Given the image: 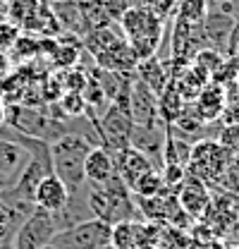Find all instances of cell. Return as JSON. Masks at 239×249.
<instances>
[{
  "label": "cell",
  "instance_id": "1",
  "mask_svg": "<svg viewBox=\"0 0 239 249\" xmlns=\"http://www.w3.org/2000/svg\"><path fill=\"white\" fill-rule=\"evenodd\" d=\"M84 194H86V201H89L93 218H101V220H105L110 225L141 218L137 213L139 209H137L132 189L124 185V180L120 178L118 173L103 185L84 182Z\"/></svg>",
  "mask_w": 239,
  "mask_h": 249
},
{
  "label": "cell",
  "instance_id": "2",
  "mask_svg": "<svg viewBox=\"0 0 239 249\" xmlns=\"http://www.w3.org/2000/svg\"><path fill=\"white\" fill-rule=\"evenodd\" d=\"M96 144L91 142L86 134L69 129L67 134H62L51 144V160H53V173L67 185L69 194L79 192L86 182V173H84V163L86 156Z\"/></svg>",
  "mask_w": 239,
  "mask_h": 249
},
{
  "label": "cell",
  "instance_id": "3",
  "mask_svg": "<svg viewBox=\"0 0 239 249\" xmlns=\"http://www.w3.org/2000/svg\"><path fill=\"white\" fill-rule=\"evenodd\" d=\"M120 22H122L124 41L129 43V48L137 53L139 60L155 55V51L160 46V38L165 34L168 19L153 15L151 10L141 7V5H132L120 15Z\"/></svg>",
  "mask_w": 239,
  "mask_h": 249
},
{
  "label": "cell",
  "instance_id": "4",
  "mask_svg": "<svg viewBox=\"0 0 239 249\" xmlns=\"http://www.w3.org/2000/svg\"><path fill=\"white\" fill-rule=\"evenodd\" d=\"M232 156L227 154L215 139H201L191 146V156H189V165L187 173L199 178L204 185H208L210 189L220 187L227 168L232 165Z\"/></svg>",
  "mask_w": 239,
  "mask_h": 249
},
{
  "label": "cell",
  "instance_id": "5",
  "mask_svg": "<svg viewBox=\"0 0 239 249\" xmlns=\"http://www.w3.org/2000/svg\"><path fill=\"white\" fill-rule=\"evenodd\" d=\"M113 240V225L101 220V218H89L77 225H69L60 230L51 240V247L55 249H103Z\"/></svg>",
  "mask_w": 239,
  "mask_h": 249
},
{
  "label": "cell",
  "instance_id": "6",
  "mask_svg": "<svg viewBox=\"0 0 239 249\" xmlns=\"http://www.w3.org/2000/svg\"><path fill=\"white\" fill-rule=\"evenodd\" d=\"M62 230L60 218L46 209H34L31 216L19 225L12 247L15 249H43L51 245V240Z\"/></svg>",
  "mask_w": 239,
  "mask_h": 249
},
{
  "label": "cell",
  "instance_id": "7",
  "mask_svg": "<svg viewBox=\"0 0 239 249\" xmlns=\"http://www.w3.org/2000/svg\"><path fill=\"white\" fill-rule=\"evenodd\" d=\"M53 173V160H51V146L31 154V158L27 160L24 170L19 173V178L15 180V185L10 187V194H15L22 201H31L34 204V194L36 187L41 185L43 178H48Z\"/></svg>",
  "mask_w": 239,
  "mask_h": 249
},
{
  "label": "cell",
  "instance_id": "8",
  "mask_svg": "<svg viewBox=\"0 0 239 249\" xmlns=\"http://www.w3.org/2000/svg\"><path fill=\"white\" fill-rule=\"evenodd\" d=\"M129 118L134 124H141V127H151V124L160 123L158 96L137 74L132 77V87H129Z\"/></svg>",
  "mask_w": 239,
  "mask_h": 249
},
{
  "label": "cell",
  "instance_id": "9",
  "mask_svg": "<svg viewBox=\"0 0 239 249\" xmlns=\"http://www.w3.org/2000/svg\"><path fill=\"white\" fill-rule=\"evenodd\" d=\"M165 129L168 124L158 123L151 124V127H141V124H134L132 127V137H129V146L141 151V154L153 163L155 170L163 168V146H165Z\"/></svg>",
  "mask_w": 239,
  "mask_h": 249
},
{
  "label": "cell",
  "instance_id": "10",
  "mask_svg": "<svg viewBox=\"0 0 239 249\" xmlns=\"http://www.w3.org/2000/svg\"><path fill=\"white\" fill-rule=\"evenodd\" d=\"M225 106H227V91H225L222 84H215V82H208L191 103H187L189 113H191L196 120H201L204 124L220 120Z\"/></svg>",
  "mask_w": 239,
  "mask_h": 249
},
{
  "label": "cell",
  "instance_id": "11",
  "mask_svg": "<svg viewBox=\"0 0 239 249\" xmlns=\"http://www.w3.org/2000/svg\"><path fill=\"white\" fill-rule=\"evenodd\" d=\"M210 199H213L210 187L204 185L199 178H194V175L187 173L184 182L177 189V201H179V206H182V211L189 218H199L201 220L204 213L208 211Z\"/></svg>",
  "mask_w": 239,
  "mask_h": 249
},
{
  "label": "cell",
  "instance_id": "12",
  "mask_svg": "<svg viewBox=\"0 0 239 249\" xmlns=\"http://www.w3.org/2000/svg\"><path fill=\"white\" fill-rule=\"evenodd\" d=\"M34 204L38 209L51 211V213H62L67 209V204H69V189L55 173H51L48 178L41 180V185L36 187Z\"/></svg>",
  "mask_w": 239,
  "mask_h": 249
},
{
  "label": "cell",
  "instance_id": "13",
  "mask_svg": "<svg viewBox=\"0 0 239 249\" xmlns=\"http://www.w3.org/2000/svg\"><path fill=\"white\" fill-rule=\"evenodd\" d=\"M237 17L222 12L220 7H213L208 10L206 19H204V31H206V41H208V48L218 51L225 55L227 51V41H230V34H232V27H235Z\"/></svg>",
  "mask_w": 239,
  "mask_h": 249
},
{
  "label": "cell",
  "instance_id": "14",
  "mask_svg": "<svg viewBox=\"0 0 239 249\" xmlns=\"http://www.w3.org/2000/svg\"><path fill=\"white\" fill-rule=\"evenodd\" d=\"M113 160H115V173L124 180V185L132 189V185L146 173V170H153V163H151L146 156L132 146L122 149V151H115L113 154Z\"/></svg>",
  "mask_w": 239,
  "mask_h": 249
},
{
  "label": "cell",
  "instance_id": "15",
  "mask_svg": "<svg viewBox=\"0 0 239 249\" xmlns=\"http://www.w3.org/2000/svg\"><path fill=\"white\" fill-rule=\"evenodd\" d=\"M84 173H86V182H96V185L108 182V180L115 175L113 154H110L105 146H93L89 151V156H86Z\"/></svg>",
  "mask_w": 239,
  "mask_h": 249
},
{
  "label": "cell",
  "instance_id": "16",
  "mask_svg": "<svg viewBox=\"0 0 239 249\" xmlns=\"http://www.w3.org/2000/svg\"><path fill=\"white\" fill-rule=\"evenodd\" d=\"M134 74L149 87L151 91L158 93L165 89V84L170 82V70H168V65H163V62L158 60L155 55H151V58H144V60L137 62V67H134Z\"/></svg>",
  "mask_w": 239,
  "mask_h": 249
},
{
  "label": "cell",
  "instance_id": "17",
  "mask_svg": "<svg viewBox=\"0 0 239 249\" xmlns=\"http://www.w3.org/2000/svg\"><path fill=\"white\" fill-rule=\"evenodd\" d=\"M184 108H187V101L182 98L175 79L170 77V82L165 84V89L158 93V118H160V123L170 127L184 113Z\"/></svg>",
  "mask_w": 239,
  "mask_h": 249
},
{
  "label": "cell",
  "instance_id": "18",
  "mask_svg": "<svg viewBox=\"0 0 239 249\" xmlns=\"http://www.w3.org/2000/svg\"><path fill=\"white\" fill-rule=\"evenodd\" d=\"M29 158H31V154L24 146L0 139V175H7V178L17 180Z\"/></svg>",
  "mask_w": 239,
  "mask_h": 249
},
{
  "label": "cell",
  "instance_id": "19",
  "mask_svg": "<svg viewBox=\"0 0 239 249\" xmlns=\"http://www.w3.org/2000/svg\"><path fill=\"white\" fill-rule=\"evenodd\" d=\"M208 5L206 0H179L177 2V12H175V19L189 24V27H196V24H204L206 15H208Z\"/></svg>",
  "mask_w": 239,
  "mask_h": 249
},
{
  "label": "cell",
  "instance_id": "20",
  "mask_svg": "<svg viewBox=\"0 0 239 249\" xmlns=\"http://www.w3.org/2000/svg\"><path fill=\"white\" fill-rule=\"evenodd\" d=\"M165 189L163 185V178H160V170H146L134 185H132V194L134 196H141V199H151V196H158L160 192Z\"/></svg>",
  "mask_w": 239,
  "mask_h": 249
},
{
  "label": "cell",
  "instance_id": "21",
  "mask_svg": "<svg viewBox=\"0 0 239 249\" xmlns=\"http://www.w3.org/2000/svg\"><path fill=\"white\" fill-rule=\"evenodd\" d=\"M58 106H60V110L65 113L67 120H72V118H84V115H86V108H89L84 93H79V91H62Z\"/></svg>",
  "mask_w": 239,
  "mask_h": 249
},
{
  "label": "cell",
  "instance_id": "22",
  "mask_svg": "<svg viewBox=\"0 0 239 249\" xmlns=\"http://www.w3.org/2000/svg\"><path fill=\"white\" fill-rule=\"evenodd\" d=\"M41 0H10L7 2V15L15 24H24L31 15L38 10Z\"/></svg>",
  "mask_w": 239,
  "mask_h": 249
},
{
  "label": "cell",
  "instance_id": "23",
  "mask_svg": "<svg viewBox=\"0 0 239 249\" xmlns=\"http://www.w3.org/2000/svg\"><path fill=\"white\" fill-rule=\"evenodd\" d=\"M215 142L237 160L239 158V124H222V129L218 132V139Z\"/></svg>",
  "mask_w": 239,
  "mask_h": 249
},
{
  "label": "cell",
  "instance_id": "24",
  "mask_svg": "<svg viewBox=\"0 0 239 249\" xmlns=\"http://www.w3.org/2000/svg\"><path fill=\"white\" fill-rule=\"evenodd\" d=\"M177 2L179 0H141L139 5L151 10L153 15L163 17V19H172V15L177 12Z\"/></svg>",
  "mask_w": 239,
  "mask_h": 249
},
{
  "label": "cell",
  "instance_id": "25",
  "mask_svg": "<svg viewBox=\"0 0 239 249\" xmlns=\"http://www.w3.org/2000/svg\"><path fill=\"white\" fill-rule=\"evenodd\" d=\"M19 31L12 22H0V55H5V51H10L17 41Z\"/></svg>",
  "mask_w": 239,
  "mask_h": 249
},
{
  "label": "cell",
  "instance_id": "26",
  "mask_svg": "<svg viewBox=\"0 0 239 249\" xmlns=\"http://www.w3.org/2000/svg\"><path fill=\"white\" fill-rule=\"evenodd\" d=\"M220 189L239 194V158L232 160V165L227 168V173H225V178H222V182H220Z\"/></svg>",
  "mask_w": 239,
  "mask_h": 249
},
{
  "label": "cell",
  "instance_id": "27",
  "mask_svg": "<svg viewBox=\"0 0 239 249\" xmlns=\"http://www.w3.org/2000/svg\"><path fill=\"white\" fill-rule=\"evenodd\" d=\"M53 55H55V65H58V67H72V65H77L79 51H77V48H65V46H60V48L53 51Z\"/></svg>",
  "mask_w": 239,
  "mask_h": 249
},
{
  "label": "cell",
  "instance_id": "28",
  "mask_svg": "<svg viewBox=\"0 0 239 249\" xmlns=\"http://www.w3.org/2000/svg\"><path fill=\"white\" fill-rule=\"evenodd\" d=\"M220 123L222 124H239V96L237 98H230L222 115H220Z\"/></svg>",
  "mask_w": 239,
  "mask_h": 249
},
{
  "label": "cell",
  "instance_id": "29",
  "mask_svg": "<svg viewBox=\"0 0 239 249\" xmlns=\"http://www.w3.org/2000/svg\"><path fill=\"white\" fill-rule=\"evenodd\" d=\"M218 7H220L222 12L232 15V17H239V0H222Z\"/></svg>",
  "mask_w": 239,
  "mask_h": 249
},
{
  "label": "cell",
  "instance_id": "30",
  "mask_svg": "<svg viewBox=\"0 0 239 249\" xmlns=\"http://www.w3.org/2000/svg\"><path fill=\"white\" fill-rule=\"evenodd\" d=\"M201 249H225V245H222L220 240H215V237H210V240H206V242L201 245Z\"/></svg>",
  "mask_w": 239,
  "mask_h": 249
},
{
  "label": "cell",
  "instance_id": "31",
  "mask_svg": "<svg viewBox=\"0 0 239 249\" xmlns=\"http://www.w3.org/2000/svg\"><path fill=\"white\" fill-rule=\"evenodd\" d=\"M220 2H222V0H206V5H208L210 10H213V7H218Z\"/></svg>",
  "mask_w": 239,
  "mask_h": 249
},
{
  "label": "cell",
  "instance_id": "32",
  "mask_svg": "<svg viewBox=\"0 0 239 249\" xmlns=\"http://www.w3.org/2000/svg\"><path fill=\"white\" fill-rule=\"evenodd\" d=\"M5 120V106H2V101H0V123Z\"/></svg>",
  "mask_w": 239,
  "mask_h": 249
},
{
  "label": "cell",
  "instance_id": "33",
  "mask_svg": "<svg viewBox=\"0 0 239 249\" xmlns=\"http://www.w3.org/2000/svg\"><path fill=\"white\" fill-rule=\"evenodd\" d=\"M46 2H51V5H53V2H62V0H46Z\"/></svg>",
  "mask_w": 239,
  "mask_h": 249
},
{
  "label": "cell",
  "instance_id": "34",
  "mask_svg": "<svg viewBox=\"0 0 239 249\" xmlns=\"http://www.w3.org/2000/svg\"><path fill=\"white\" fill-rule=\"evenodd\" d=\"M103 249H118V247H113V245H108V247H103Z\"/></svg>",
  "mask_w": 239,
  "mask_h": 249
},
{
  "label": "cell",
  "instance_id": "35",
  "mask_svg": "<svg viewBox=\"0 0 239 249\" xmlns=\"http://www.w3.org/2000/svg\"><path fill=\"white\" fill-rule=\"evenodd\" d=\"M237 89H239V72H237Z\"/></svg>",
  "mask_w": 239,
  "mask_h": 249
},
{
  "label": "cell",
  "instance_id": "36",
  "mask_svg": "<svg viewBox=\"0 0 239 249\" xmlns=\"http://www.w3.org/2000/svg\"><path fill=\"white\" fill-rule=\"evenodd\" d=\"M43 249H55V247H51V245H48V247H43Z\"/></svg>",
  "mask_w": 239,
  "mask_h": 249
}]
</instances>
